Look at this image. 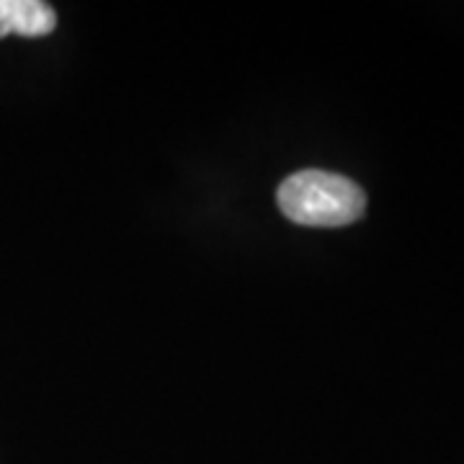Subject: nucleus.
<instances>
[{"mask_svg":"<svg viewBox=\"0 0 464 464\" xmlns=\"http://www.w3.org/2000/svg\"><path fill=\"white\" fill-rule=\"evenodd\" d=\"M57 26V14L42 0H0V39L18 36H47Z\"/></svg>","mask_w":464,"mask_h":464,"instance_id":"nucleus-2","label":"nucleus"},{"mask_svg":"<svg viewBox=\"0 0 464 464\" xmlns=\"http://www.w3.org/2000/svg\"><path fill=\"white\" fill-rule=\"evenodd\" d=\"M279 209L304 227H343L364 215L359 183L328 170H299L279 186Z\"/></svg>","mask_w":464,"mask_h":464,"instance_id":"nucleus-1","label":"nucleus"}]
</instances>
